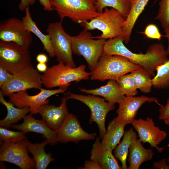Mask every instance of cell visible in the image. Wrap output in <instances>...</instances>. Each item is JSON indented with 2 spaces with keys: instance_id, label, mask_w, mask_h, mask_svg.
Returning a JSON list of instances; mask_svg holds the SVG:
<instances>
[{
  "instance_id": "cell-4",
  "label": "cell",
  "mask_w": 169,
  "mask_h": 169,
  "mask_svg": "<svg viewBox=\"0 0 169 169\" xmlns=\"http://www.w3.org/2000/svg\"><path fill=\"white\" fill-rule=\"evenodd\" d=\"M141 66L123 56L102 55L95 68L90 72V79L102 82L107 79L116 81L121 76L130 73Z\"/></svg>"
},
{
  "instance_id": "cell-23",
  "label": "cell",
  "mask_w": 169,
  "mask_h": 169,
  "mask_svg": "<svg viewBox=\"0 0 169 169\" xmlns=\"http://www.w3.org/2000/svg\"><path fill=\"white\" fill-rule=\"evenodd\" d=\"M27 148L28 151L33 156L35 162L36 169H45L51 161L55 160L52 157L50 152L47 153L44 150L45 146L49 144V141L45 139L40 143L33 144L27 140Z\"/></svg>"
},
{
  "instance_id": "cell-2",
  "label": "cell",
  "mask_w": 169,
  "mask_h": 169,
  "mask_svg": "<svg viewBox=\"0 0 169 169\" xmlns=\"http://www.w3.org/2000/svg\"><path fill=\"white\" fill-rule=\"evenodd\" d=\"M86 67L81 65L73 67L62 62H59L41 74L42 84L49 89L59 87L67 90L71 82H78L90 78L91 73L85 71Z\"/></svg>"
},
{
  "instance_id": "cell-7",
  "label": "cell",
  "mask_w": 169,
  "mask_h": 169,
  "mask_svg": "<svg viewBox=\"0 0 169 169\" xmlns=\"http://www.w3.org/2000/svg\"><path fill=\"white\" fill-rule=\"evenodd\" d=\"M29 49L11 42L0 41V65L15 74L32 66Z\"/></svg>"
},
{
  "instance_id": "cell-27",
  "label": "cell",
  "mask_w": 169,
  "mask_h": 169,
  "mask_svg": "<svg viewBox=\"0 0 169 169\" xmlns=\"http://www.w3.org/2000/svg\"><path fill=\"white\" fill-rule=\"evenodd\" d=\"M137 137V134L131 127L129 130L125 131L123 139L114 149V156L121 162L122 169H127L126 161L129 147Z\"/></svg>"
},
{
  "instance_id": "cell-20",
  "label": "cell",
  "mask_w": 169,
  "mask_h": 169,
  "mask_svg": "<svg viewBox=\"0 0 169 169\" xmlns=\"http://www.w3.org/2000/svg\"><path fill=\"white\" fill-rule=\"evenodd\" d=\"M80 90L84 93L102 96L106 101L114 104L119 103L125 96L116 81L112 79L109 80L105 85L96 89L80 88Z\"/></svg>"
},
{
  "instance_id": "cell-21",
  "label": "cell",
  "mask_w": 169,
  "mask_h": 169,
  "mask_svg": "<svg viewBox=\"0 0 169 169\" xmlns=\"http://www.w3.org/2000/svg\"><path fill=\"white\" fill-rule=\"evenodd\" d=\"M139 139L136 138L131 145L129 150L127 169H138L143 163L153 158L154 152L151 149H146L142 146Z\"/></svg>"
},
{
  "instance_id": "cell-41",
  "label": "cell",
  "mask_w": 169,
  "mask_h": 169,
  "mask_svg": "<svg viewBox=\"0 0 169 169\" xmlns=\"http://www.w3.org/2000/svg\"><path fill=\"white\" fill-rule=\"evenodd\" d=\"M37 61L38 63H46L48 60L47 56L44 53H40L37 55L36 57Z\"/></svg>"
},
{
  "instance_id": "cell-30",
  "label": "cell",
  "mask_w": 169,
  "mask_h": 169,
  "mask_svg": "<svg viewBox=\"0 0 169 169\" xmlns=\"http://www.w3.org/2000/svg\"><path fill=\"white\" fill-rule=\"evenodd\" d=\"M156 74L152 79L153 86L156 89L169 87V59L158 66Z\"/></svg>"
},
{
  "instance_id": "cell-13",
  "label": "cell",
  "mask_w": 169,
  "mask_h": 169,
  "mask_svg": "<svg viewBox=\"0 0 169 169\" xmlns=\"http://www.w3.org/2000/svg\"><path fill=\"white\" fill-rule=\"evenodd\" d=\"M0 41L13 42L29 49L32 33L25 28L22 19L11 18L0 23Z\"/></svg>"
},
{
  "instance_id": "cell-15",
  "label": "cell",
  "mask_w": 169,
  "mask_h": 169,
  "mask_svg": "<svg viewBox=\"0 0 169 169\" xmlns=\"http://www.w3.org/2000/svg\"><path fill=\"white\" fill-rule=\"evenodd\" d=\"M146 102H155L160 106L158 100L154 97L141 95L135 97L125 96L118 103L119 107L116 110L117 116L116 120L124 126L131 124L135 119L137 111L141 106Z\"/></svg>"
},
{
  "instance_id": "cell-24",
  "label": "cell",
  "mask_w": 169,
  "mask_h": 169,
  "mask_svg": "<svg viewBox=\"0 0 169 169\" xmlns=\"http://www.w3.org/2000/svg\"><path fill=\"white\" fill-rule=\"evenodd\" d=\"M4 96L0 90V102L6 107L7 110L6 116L0 121V126L8 129L10 127L12 124L23 119L27 113L30 112V110L28 107L21 108L16 107L10 102L6 101Z\"/></svg>"
},
{
  "instance_id": "cell-42",
  "label": "cell",
  "mask_w": 169,
  "mask_h": 169,
  "mask_svg": "<svg viewBox=\"0 0 169 169\" xmlns=\"http://www.w3.org/2000/svg\"><path fill=\"white\" fill-rule=\"evenodd\" d=\"M37 69L40 72H45L47 69L46 63H38L36 66Z\"/></svg>"
},
{
  "instance_id": "cell-1",
  "label": "cell",
  "mask_w": 169,
  "mask_h": 169,
  "mask_svg": "<svg viewBox=\"0 0 169 169\" xmlns=\"http://www.w3.org/2000/svg\"><path fill=\"white\" fill-rule=\"evenodd\" d=\"M122 36L106 40L102 55H116L127 58L134 64L146 69L153 77L156 67L169 59L163 44L156 43L150 45L145 54L134 53L123 44Z\"/></svg>"
},
{
  "instance_id": "cell-33",
  "label": "cell",
  "mask_w": 169,
  "mask_h": 169,
  "mask_svg": "<svg viewBox=\"0 0 169 169\" xmlns=\"http://www.w3.org/2000/svg\"><path fill=\"white\" fill-rule=\"evenodd\" d=\"M25 134L22 131H13L0 127V138L1 141L4 142H17L26 139L25 136Z\"/></svg>"
},
{
  "instance_id": "cell-12",
  "label": "cell",
  "mask_w": 169,
  "mask_h": 169,
  "mask_svg": "<svg viewBox=\"0 0 169 169\" xmlns=\"http://www.w3.org/2000/svg\"><path fill=\"white\" fill-rule=\"evenodd\" d=\"M43 84L41 74L33 65L12 77L1 88L4 96L31 89H39Z\"/></svg>"
},
{
  "instance_id": "cell-36",
  "label": "cell",
  "mask_w": 169,
  "mask_h": 169,
  "mask_svg": "<svg viewBox=\"0 0 169 169\" xmlns=\"http://www.w3.org/2000/svg\"><path fill=\"white\" fill-rule=\"evenodd\" d=\"M159 111V114L158 119L160 120H164L169 119V97L167 100L166 104L165 105L161 104L160 106Z\"/></svg>"
},
{
  "instance_id": "cell-37",
  "label": "cell",
  "mask_w": 169,
  "mask_h": 169,
  "mask_svg": "<svg viewBox=\"0 0 169 169\" xmlns=\"http://www.w3.org/2000/svg\"><path fill=\"white\" fill-rule=\"evenodd\" d=\"M166 159L164 158L157 162H154L153 164L152 168L155 169H169V165L166 164ZM169 163V158L167 159Z\"/></svg>"
},
{
  "instance_id": "cell-44",
  "label": "cell",
  "mask_w": 169,
  "mask_h": 169,
  "mask_svg": "<svg viewBox=\"0 0 169 169\" xmlns=\"http://www.w3.org/2000/svg\"><path fill=\"white\" fill-rule=\"evenodd\" d=\"M164 121L165 124L169 126V119L165 120Z\"/></svg>"
},
{
  "instance_id": "cell-5",
  "label": "cell",
  "mask_w": 169,
  "mask_h": 169,
  "mask_svg": "<svg viewBox=\"0 0 169 169\" xmlns=\"http://www.w3.org/2000/svg\"><path fill=\"white\" fill-rule=\"evenodd\" d=\"M125 18L118 10L113 8H104V11L82 26L88 30L98 29L102 33L94 37L96 39H112L122 36Z\"/></svg>"
},
{
  "instance_id": "cell-25",
  "label": "cell",
  "mask_w": 169,
  "mask_h": 169,
  "mask_svg": "<svg viewBox=\"0 0 169 169\" xmlns=\"http://www.w3.org/2000/svg\"><path fill=\"white\" fill-rule=\"evenodd\" d=\"M25 15L22 18L25 28L35 35L42 42L44 49L48 54L50 58L55 57L54 51L48 34H44L38 28L31 16L29 6L25 10Z\"/></svg>"
},
{
  "instance_id": "cell-28",
  "label": "cell",
  "mask_w": 169,
  "mask_h": 169,
  "mask_svg": "<svg viewBox=\"0 0 169 169\" xmlns=\"http://www.w3.org/2000/svg\"><path fill=\"white\" fill-rule=\"evenodd\" d=\"M137 89L144 93H149L153 86L152 77L149 72L145 68L141 66L131 71Z\"/></svg>"
},
{
  "instance_id": "cell-8",
  "label": "cell",
  "mask_w": 169,
  "mask_h": 169,
  "mask_svg": "<svg viewBox=\"0 0 169 169\" xmlns=\"http://www.w3.org/2000/svg\"><path fill=\"white\" fill-rule=\"evenodd\" d=\"M65 96L68 99L79 100L86 105L90 109L91 115L89 123L95 122L99 131L100 137L102 139L105 133V120L107 114L114 109L115 104L106 102L104 98L91 94H77L67 92Z\"/></svg>"
},
{
  "instance_id": "cell-16",
  "label": "cell",
  "mask_w": 169,
  "mask_h": 169,
  "mask_svg": "<svg viewBox=\"0 0 169 169\" xmlns=\"http://www.w3.org/2000/svg\"><path fill=\"white\" fill-rule=\"evenodd\" d=\"M58 142L78 143L79 141L94 140L95 133H89L82 128L77 117L69 113L61 126L56 132Z\"/></svg>"
},
{
  "instance_id": "cell-34",
  "label": "cell",
  "mask_w": 169,
  "mask_h": 169,
  "mask_svg": "<svg viewBox=\"0 0 169 169\" xmlns=\"http://www.w3.org/2000/svg\"><path fill=\"white\" fill-rule=\"evenodd\" d=\"M147 38L160 40L162 36L157 26L150 24L146 26L144 32H142Z\"/></svg>"
},
{
  "instance_id": "cell-43",
  "label": "cell",
  "mask_w": 169,
  "mask_h": 169,
  "mask_svg": "<svg viewBox=\"0 0 169 169\" xmlns=\"http://www.w3.org/2000/svg\"><path fill=\"white\" fill-rule=\"evenodd\" d=\"M164 32L165 34L164 36L168 40V44L167 49H166L168 56L169 55V28L164 29Z\"/></svg>"
},
{
  "instance_id": "cell-22",
  "label": "cell",
  "mask_w": 169,
  "mask_h": 169,
  "mask_svg": "<svg viewBox=\"0 0 169 169\" xmlns=\"http://www.w3.org/2000/svg\"><path fill=\"white\" fill-rule=\"evenodd\" d=\"M149 0H131L129 13L125 19L123 27L122 37L124 42L128 44L133 27L138 17L142 13Z\"/></svg>"
},
{
  "instance_id": "cell-31",
  "label": "cell",
  "mask_w": 169,
  "mask_h": 169,
  "mask_svg": "<svg viewBox=\"0 0 169 169\" xmlns=\"http://www.w3.org/2000/svg\"><path fill=\"white\" fill-rule=\"evenodd\" d=\"M116 81L124 95L134 96L137 94V89L131 73L121 76Z\"/></svg>"
},
{
  "instance_id": "cell-35",
  "label": "cell",
  "mask_w": 169,
  "mask_h": 169,
  "mask_svg": "<svg viewBox=\"0 0 169 169\" xmlns=\"http://www.w3.org/2000/svg\"><path fill=\"white\" fill-rule=\"evenodd\" d=\"M13 75L5 68L0 65V88L8 81Z\"/></svg>"
},
{
  "instance_id": "cell-17",
  "label": "cell",
  "mask_w": 169,
  "mask_h": 169,
  "mask_svg": "<svg viewBox=\"0 0 169 169\" xmlns=\"http://www.w3.org/2000/svg\"><path fill=\"white\" fill-rule=\"evenodd\" d=\"M68 99L66 96L62 98L60 105L56 106L48 104L42 105L38 113L42 119L52 130L57 132L60 128L69 113L67 101Z\"/></svg>"
},
{
  "instance_id": "cell-40",
  "label": "cell",
  "mask_w": 169,
  "mask_h": 169,
  "mask_svg": "<svg viewBox=\"0 0 169 169\" xmlns=\"http://www.w3.org/2000/svg\"><path fill=\"white\" fill-rule=\"evenodd\" d=\"M43 7L44 9L49 12L54 9L51 4L50 0H38Z\"/></svg>"
},
{
  "instance_id": "cell-3",
  "label": "cell",
  "mask_w": 169,
  "mask_h": 169,
  "mask_svg": "<svg viewBox=\"0 0 169 169\" xmlns=\"http://www.w3.org/2000/svg\"><path fill=\"white\" fill-rule=\"evenodd\" d=\"M61 20L65 18L81 26L99 15L96 0H50Z\"/></svg>"
},
{
  "instance_id": "cell-9",
  "label": "cell",
  "mask_w": 169,
  "mask_h": 169,
  "mask_svg": "<svg viewBox=\"0 0 169 169\" xmlns=\"http://www.w3.org/2000/svg\"><path fill=\"white\" fill-rule=\"evenodd\" d=\"M62 22L60 21L49 23L46 31L49 36L57 61L75 67L76 65L72 56L71 36L65 32Z\"/></svg>"
},
{
  "instance_id": "cell-14",
  "label": "cell",
  "mask_w": 169,
  "mask_h": 169,
  "mask_svg": "<svg viewBox=\"0 0 169 169\" xmlns=\"http://www.w3.org/2000/svg\"><path fill=\"white\" fill-rule=\"evenodd\" d=\"M131 124L137 131L141 142L148 143L151 147L155 148L159 153L162 151L164 147L160 148L158 146L166 138L167 134L155 125L152 118L147 117L146 120L135 119Z\"/></svg>"
},
{
  "instance_id": "cell-19",
  "label": "cell",
  "mask_w": 169,
  "mask_h": 169,
  "mask_svg": "<svg viewBox=\"0 0 169 169\" xmlns=\"http://www.w3.org/2000/svg\"><path fill=\"white\" fill-rule=\"evenodd\" d=\"M100 137H97L90 152L91 160L99 164L102 169H121L116 158L110 149L101 143Z\"/></svg>"
},
{
  "instance_id": "cell-11",
  "label": "cell",
  "mask_w": 169,
  "mask_h": 169,
  "mask_svg": "<svg viewBox=\"0 0 169 169\" xmlns=\"http://www.w3.org/2000/svg\"><path fill=\"white\" fill-rule=\"evenodd\" d=\"M27 140L3 142L0 149V160L13 163L22 169L35 168L34 160L28 155Z\"/></svg>"
},
{
  "instance_id": "cell-18",
  "label": "cell",
  "mask_w": 169,
  "mask_h": 169,
  "mask_svg": "<svg viewBox=\"0 0 169 169\" xmlns=\"http://www.w3.org/2000/svg\"><path fill=\"white\" fill-rule=\"evenodd\" d=\"M23 120L22 124L17 125H12L10 127L26 134L32 132L42 134L52 145H54L57 142L56 132L49 128L43 119H36L30 113L26 115Z\"/></svg>"
},
{
  "instance_id": "cell-39",
  "label": "cell",
  "mask_w": 169,
  "mask_h": 169,
  "mask_svg": "<svg viewBox=\"0 0 169 169\" xmlns=\"http://www.w3.org/2000/svg\"><path fill=\"white\" fill-rule=\"evenodd\" d=\"M35 1V0H21L18 5L19 9L22 11L25 10L27 7L34 4Z\"/></svg>"
},
{
  "instance_id": "cell-29",
  "label": "cell",
  "mask_w": 169,
  "mask_h": 169,
  "mask_svg": "<svg viewBox=\"0 0 169 169\" xmlns=\"http://www.w3.org/2000/svg\"><path fill=\"white\" fill-rule=\"evenodd\" d=\"M95 6L99 13L105 8L110 7L118 10L126 18L131 9V0H96Z\"/></svg>"
},
{
  "instance_id": "cell-10",
  "label": "cell",
  "mask_w": 169,
  "mask_h": 169,
  "mask_svg": "<svg viewBox=\"0 0 169 169\" xmlns=\"http://www.w3.org/2000/svg\"><path fill=\"white\" fill-rule=\"evenodd\" d=\"M38 94L33 95H29L26 90L19 91L9 95L8 101L16 107L21 108L29 107L31 114H36L38 113L39 108L43 105L48 104V98L59 93H64L67 89L60 88L55 90H49L42 88Z\"/></svg>"
},
{
  "instance_id": "cell-26",
  "label": "cell",
  "mask_w": 169,
  "mask_h": 169,
  "mask_svg": "<svg viewBox=\"0 0 169 169\" xmlns=\"http://www.w3.org/2000/svg\"><path fill=\"white\" fill-rule=\"evenodd\" d=\"M125 126L114 118L109 124L106 132L102 138V145L112 151L123 136Z\"/></svg>"
},
{
  "instance_id": "cell-6",
  "label": "cell",
  "mask_w": 169,
  "mask_h": 169,
  "mask_svg": "<svg viewBox=\"0 0 169 169\" xmlns=\"http://www.w3.org/2000/svg\"><path fill=\"white\" fill-rule=\"evenodd\" d=\"M71 41L73 53L83 56L90 70H93L103 54L106 40L94 39L92 33L84 28L77 35L71 36Z\"/></svg>"
},
{
  "instance_id": "cell-32",
  "label": "cell",
  "mask_w": 169,
  "mask_h": 169,
  "mask_svg": "<svg viewBox=\"0 0 169 169\" xmlns=\"http://www.w3.org/2000/svg\"><path fill=\"white\" fill-rule=\"evenodd\" d=\"M155 19L158 20L164 29L169 28V0H161Z\"/></svg>"
},
{
  "instance_id": "cell-38",
  "label": "cell",
  "mask_w": 169,
  "mask_h": 169,
  "mask_svg": "<svg viewBox=\"0 0 169 169\" xmlns=\"http://www.w3.org/2000/svg\"><path fill=\"white\" fill-rule=\"evenodd\" d=\"M81 169H102L100 166L97 163L92 160H86L85 161L84 166Z\"/></svg>"
}]
</instances>
